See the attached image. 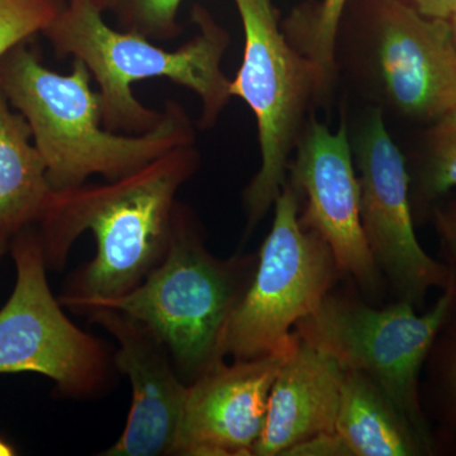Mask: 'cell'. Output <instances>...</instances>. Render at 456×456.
Instances as JSON below:
<instances>
[{
    "label": "cell",
    "mask_w": 456,
    "mask_h": 456,
    "mask_svg": "<svg viewBox=\"0 0 456 456\" xmlns=\"http://www.w3.org/2000/svg\"><path fill=\"white\" fill-rule=\"evenodd\" d=\"M198 164L191 143L107 184L55 191L36 224L47 268H61L86 231L97 244L94 259L75 273L60 297L64 307L77 312L86 303L130 292L161 263L169 248L176 193Z\"/></svg>",
    "instance_id": "1"
},
{
    "label": "cell",
    "mask_w": 456,
    "mask_h": 456,
    "mask_svg": "<svg viewBox=\"0 0 456 456\" xmlns=\"http://www.w3.org/2000/svg\"><path fill=\"white\" fill-rule=\"evenodd\" d=\"M80 60L59 74L45 68L25 42L0 59V89L31 127L53 191L83 185L94 174L116 180L179 146L194 143L193 125L178 104L142 134H114L102 121L101 98Z\"/></svg>",
    "instance_id": "2"
},
{
    "label": "cell",
    "mask_w": 456,
    "mask_h": 456,
    "mask_svg": "<svg viewBox=\"0 0 456 456\" xmlns=\"http://www.w3.org/2000/svg\"><path fill=\"white\" fill-rule=\"evenodd\" d=\"M193 20L200 33L175 51L155 46L145 36L107 25L93 0H69L44 35L59 55L86 64L99 84L102 121L110 131L142 134L163 118L134 98L139 80L167 77L193 90L202 103L200 126L209 128L230 101L231 80L221 69L230 35L202 7Z\"/></svg>",
    "instance_id": "3"
},
{
    "label": "cell",
    "mask_w": 456,
    "mask_h": 456,
    "mask_svg": "<svg viewBox=\"0 0 456 456\" xmlns=\"http://www.w3.org/2000/svg\"><path fill=\"white\" fill-rule=\"evenodd\" d=\"M251 263L213 256L191 211L176 203L161 263L130 292L86 303L77 312L108 308L140 321L164 342L182 379L193 382L224 362L222 338L253 279Z\"/></svg>",
    "instance_id": "4"
},
{
    "label": "cell",
    "mask_w": 456,
    "mask_h": 456,
    "mask_svg": "<svg viewBox=\"0 0 456 456\" xmlns=\"http://www.w3.org/2000/svg\"><path fill=\"white\" fill-rule=\"evenodd\" d=\"M336 61L382 110L432 123L456 108L450 20L426 17L398 0H349Z\"/></svg>",
    "instance_id": "5"
},
{
    "label": "cell",
    "mask_w": 456,
    "mask_h": 456,
    "mask_svg": "<svg viewBox=\"0 0 456 456\" xmlns=\"http://www.w3.org/2000/svg\"><path fill=\"white\" fill-rule=\"evenodd\" d=\"M244 27V59L231 97L255 114L261 164L244 193L248 230L274 206L288 180L292 154L321 103L314 69L285 37L272 0H233Z\"/></svg>",
    "instance_id": "6"
},
{
    "label": "cell",
    "mask_w": 456,
    "mask_h": 456,
    "mask_svg": "<svg viewBox=\"0 0 456 456\" xmlns=\"http://www.w3.org/2000/svg\"><path fill=\"white\" fill-rule=\"evenodd\" d=\"M299 194L285 183L253 279L228 320L222 355L248 360L292 341L293 327L325 301L338 272L329 245L299 222Z\"/></svg>",
    "instance_id": "7"
},
{
    "label": "cell",
    "mask_w": 456,
    "mask_h": 456,
    "mask_svg": "<svg viewBox=\"0 0 456 456\" xmlns=\"http://www.w3.org/2000/svg\"><path fill=\"white\" fill-rule=\"evenodd\" d=\"M455 279L454 272L439 301L424 314H417L415 305L404 299L377 310L327 296L296 326L298 334L331 351L345 368L370 378L430 449L431 435L419 403V373L454 308Z\"/></svg>",
    "instance_id": "8"
},
{
    "label": "cell",
    "mask_w": 456,
    "mask_h": 456,
    "mask_svg": "<svg viewBox=\"0 0 456 456\" xmlns=\"http://www.w3.org/2000/svg\"><path fill=\"white\" fill-rule=\"evenodd\" d=\"M9 251L16 284L0 308V374L44 375L68 397L99 395L112 370L107 349L69 320L51 292L35 226L18 232Z\"/></svg>",
    "instance_id": "9"
},
{
    "label": "cell",
    "mask_w": 456,
    "mask_h": 456,
    "mask_svg": "<svg viewBox=\"0 0 456 456\" xmlns=\"http://www.w3.org/2000/svg\"><path fill=\"white\" fill-rule=\"evenodd\" d=\"M350 142L359 170L360 218L371 255L401 298L421 305L432 288L448 287L454 270L432 259L419 245L406 160L389 134L382 108L365 110Z\"/></svg>",
    "instance_id": "10"
},
{
    "label": "cell",
    "mask_w": 456,
    "mask_h": 456,
    "mask_svg": "<svg viewBox=\"0 0 456 456\" xmlns=\"http://www.w3.org/2000/svg\"><path fill=\"white\" fill-rule=\"evenodd\" d=\"M294 152L287 182L305 198L299 222L329 245L340 272L367 292H377L379 266L362 231L359 178L346 113H342L336 132L311 116Z\"/></svg>",
    "instance_id": "11"
},
{
    "label": "cell",
    "mask_w": 456,
    "mask_h": 456,
    "mask_svg": "<svg viewBox=\"0 0 456 456\" xmlns=\"http://www.w3.org/2000/svg\"><path fill=\"white\" fill-rule=\"evenodd\" d=\"M292 341L248 360L224 362L188 384L171 455L253 456L265 424L273 384Z\"/></svg>",
    "instance_id": "12"
},
{
    "label": "cell",
    "mask_w": 456,
    "mask_h": 456,
    "mask_svg": "<svg viewBox=\"0 0 456 456\" xmlns=\"http://www.w3.org/2000/svg\"><path fill=\"white\" fill-rule=\"evenodd\" d=\"M86 314L118 344L113 362L127 375L132 388L125 430L102 455H171L188 384L176 370L169 350L149 327L122 312L98 308Z\"/></svg>",
    "instance_id": "13"
},
{
    "label": "cell",
    "mask_w": 456,
    "mask_h": 456,
    "mask_svg": "<svg viewBox=\"0 0 456 456\" xmlns=\"http://www.w3.org/2000/svg\"><path fill=\"white\" fill-rule=\"evenodd\" d=\"M346 371L331 351L296 331L270 391L265 424L254 455H284L302 441L335 432Z\"/></svg>",
    "instance_id": "14"
},
{
    "label": "cell",
    "mask_w": 456,
    "mask_h": 456,
    "mask_svg": "<svg viewBox=\"0 0 456 456\" xmlns=\"http://www.w3.org/2000/svg\"><path fill=\"white\" fill-rule=\"evenodd\" d=\"M32 139L28 122L11 110L0 89V244L7 248L18 232L42 220L55 193Z\"/></svg>",
    "instance_id": "15"
},
{
    "label": "cell",
    "mask_w": 456,
    "mask_h": 456,
    "mask_svg": "<svg viewBox=\"0 0 456 456\" xmlns=\"http://www.w3.org/2000/svg\"><path fill=\"white\" fill-rule=\"evenodd\" d=\"M334 430L353 456H415L432 452L388 395L358 370L347 369Z\"/></svg>",
    "instance_id": "16"
},
{
    "label": "cell",
    "mask_w": 456,
    "mask_h": 456,
    "mask_svg": "<svg viewBox=\"0 0 456 456\" xmlns=\"http://www.w3.org/2000/svg\"><path fill=\"white\" fill-rule=\"evenodd\" d=\"M349 0H311L294 8L281 26L285 37L316 73L321 102L327 103L338 82V29Z\"/></svg>",
    "instance_id": "17"
},
{
    "label": "cell",
    "mask_w": 456,
    "mask_h": 456,
    "mask_svg": "<svg viewBox=\"0 0 456 456\" xmlns=\"http://www.w3.org/2000/svg\"><path fill=\"white\" fill-rule=\"evenodd\" d=\"M417 176L422 200H435L456 188V108L432 122Z\"/></svg>",
    "instance_id": "18"
},
{
    "label": "cell",
    "mask_w": 456,
    "mask_h": 456,
    "mask_svg": "<svg viewBox=\"0 0 456 456\" xmlns=\"http://www.w3.org/2000/svg\"><path fill=\"white\" fill-rule=\"evenodd\" d=\"M102 12H112L126 31L165 40L178 35L176 14L182 0H93Z\"/></svg>",
    "instance_id": "19"
},
{
    "label": "cell",
    "mask_w": 456,
    "mask_h": 456,
    "mask_svg": "<svg viewBox=\"0 0 456 456\" xmlns=\"http://www.w3.org/2000/svg\"><path fill=\"white\" fill-rule=\"evenodd\" d=\"M64 0H0V59L55 20Z\"/></svg>",
    "instance_id": "20"
},
{
    "label": "cell",
    "mask_w": 456,
    "mask_h": 456,
    "mask_svg": "<svg viewBox=\"0 0 456 456\" xmlns=\"http://www.w3.org/2000/svg\"><path fill=\"white\" fill-rule=\"evenodd\" d=\"M292 456H353L336 432H323L297 444L284 454Z\"/></svg>",
    "instance_id": "21"
},
{
    "label": "cell",
    "mask_w": 456,
    "mask_h": 456,
    "mask_svg": "<svg viewBox=\"0 0 456 456\" xmlns=\"http://www.w3.org/2000/svg\"><path fill=\"white\" fill-rule=\"evenodd\" d=\"M426 17L450 20L456 12V0H398Z\"/></svg>",
    "instance_id": "22"
},
{
    "label": "cell",
    "mask_w": 456,
    "mask_h": 456,
    "mask_svg": "<svg viewBox=\"0 0 456 456\" xmlns=\"http://www.w3.org/2000/svg\"><path fill=\"white\" fill-rule=\"evenodd\" d=\"M435 224L441 239L456 240V198L435 211Z\"/></svg>",
    "instance_id": "23"
},
{
    "label": "cell",
    "mask_w": 456,
    "mask_h": 456,
    "mask_svg": "<svg viewBox=\"0 0 456 456\" xmlns=\"http://www.w3.org/2000/svg\"><path fill=\"white\" fill-rule=\"evenodd\" d=\"M443 240L444 248L452 261V266L456 269V240L455 239H441ZM456 273V272H455Z\"/></svg>",
    "instance_id": "24"
},
{
    "label": "cell",
    "mask_w": 456,
    "mask_h": 456,
    "mask_svg": "<svg viewBox=\"0 0 456 456\" xmlns=\"http://www.w3.org/2000/svg\"><path fill=\"white\" fill-rule=\"evenodd\" d=\"M17 452L9 441L0 437V456H13Z\"/></svg>",
    "instance_id": "25"
},
{
    "label": "cell",
    "mask_w": 456,
    "mask_h": 456,
    "mask_svg": "<svg viewBox=\"0 0 456 456\" xmlns=\"http://www.w3.org/2000/svg\"><path fill=\"white\" fill-rule=\"evenodd\" d=\"M450 383H452V395H454L456 406V351L454 354V360H452V371H450Z\"/></svg>",
    "instance_id": "26"
},
{
    "label": "cell",
    "mask_w": 456,
    "mask_h": 456,
    "mask_svg": "<svg viewBox=\"0 0 456 456\" xmlns=\"http://www.w3.org/2000/svg\"><path fill=\"white\" fill-rule=\"evenodd\" d=\"M450 25H452V37H454L455 45H456V12L454 13V16L450 18Z\"/></svg>",
    "instance_id": "27"
},
{
    "label": "cell",
    "mask_w": 456,
    "mask_h": 456,
    "mask_svg": "<svg viewBox=\"0 0 456 456\" xmlns=\"http://www.w3.org/2000/svg\"><path fill=\"white\" fill-rule=\"evenodd\" d=\"M7 251H9V248L5 245L0 244V263H2L3 256H4Z\"/></svg>",
    "instance_id": "28"
}]
</instances>
